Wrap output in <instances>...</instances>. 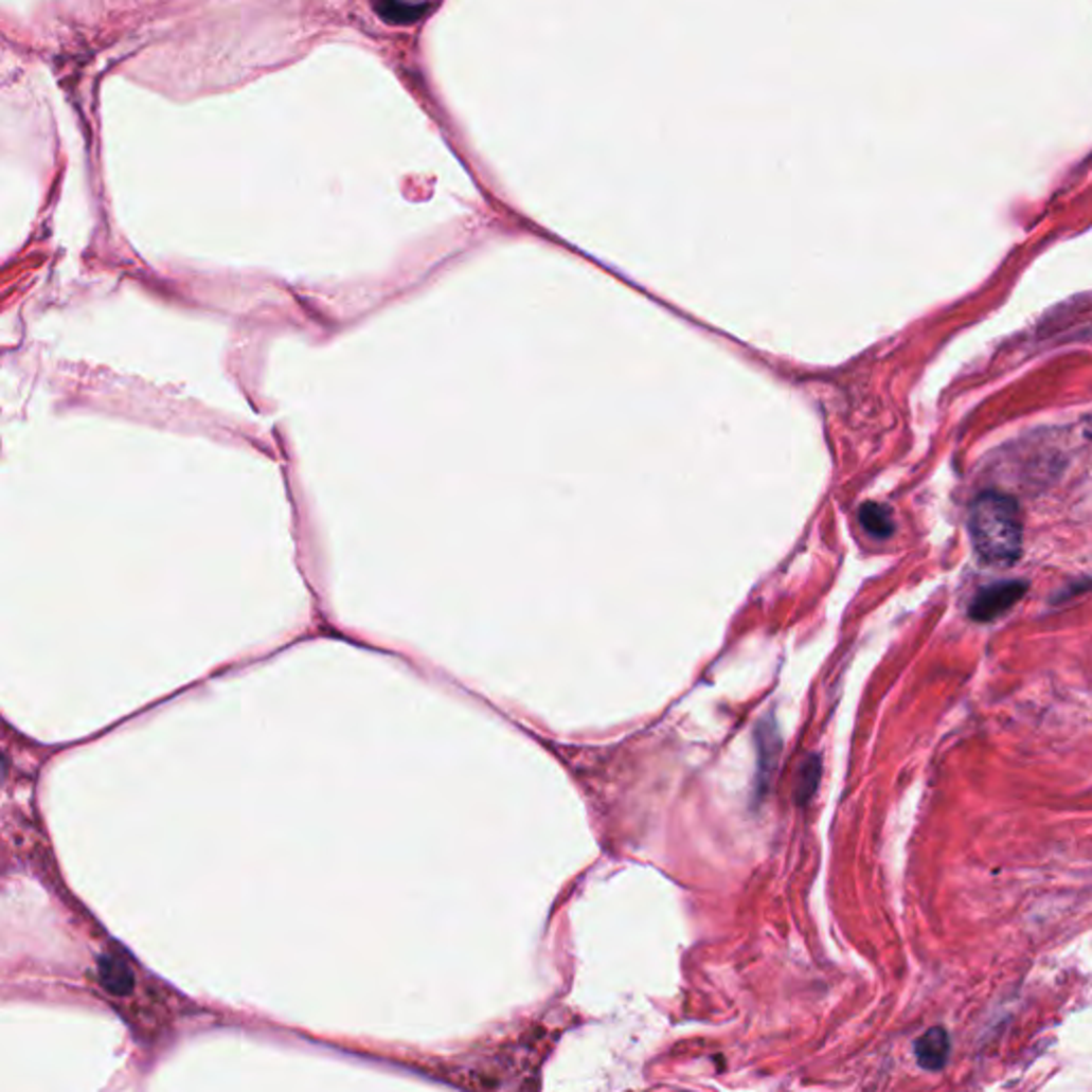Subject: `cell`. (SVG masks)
Listing matches in <instances>:
<instances>
[{
    "label": "cell",
    "instance_id": "obj_5",
    "mask_svg": "<svg viewBox=\"0 0 1092 1092\" xmlns=\"http://www.w3.org/2000/svg\"><path fill=\"white\" fill-rule=\"evenodd\" d=\"M860 523L875 538H888L894 532L892 515L881 504H866V506H862Z\"/></svg>",
    "mask_w": 1092,
    "mask_h": 1092
},
{
    "label": "cell",
    "instance_id": "obj_7",
    "mask_svg": "<svg viewBox=\"0 0 1092 1092\" xmlns=\"http://www.w3.org/2000/svg\"><path fill=\"white\" fill-rule=\"evenodd\" d=\"M820 757H809L803 768H801V774H799V786H796V799L799 803H805L818 788V782H820Z\"/></svg>",
    "mask_w": 1092,
    "mask_h": 1092
},
{
    "label": "cell",
    "instance_id": "obj_6",
    "mask_svg": "<svg viewBox=\"0 0 1092 1092\" xmlns=\"http://www.w3.org/2000/svg\"><path fill=\"white\" fill-rule=\"evenodd\" d=\"M757 740H759V774H762V788H764L768 784L766 772H770L778 759V736H776L774 726L770 723V730L766 732V723H764L757 732Z\"/></svg>",
    "mask_w": 1092,
    "mask_h": 1092
},
{
    "label": "cell",
    "instance_id": "obj_1",
    "mask_svg": "<svg viewBox=\"0 0 1092 1092\" xmlns=\"http://www.w3.org/2000/svg\"><path fill=\"white\" fill-rule=\"evenodd\" d=\"M971 536L975 551L986 561L1014 563L1022 551L1018 504L997 491L980 496L971 506Z\"/></svg>",
    "mask_w": 1092,
    "mask_h": 1092
},
{
    "label": "cell",
    "instance_id": "obj_4",
    "mask_svg": "<svg viewBox=\"0 0 1092 1092\" xmlns=\"http://www.w3.org/2000/svg\"><path fill=\"white\" fill-rule=\"evenodd\" d=\"M101 980L105 984V988L109 992H130L132 988V975L130 971L126 969V965L118 959H111V956H105L101 961Z\"/></svg>",
    "mask_w": 1092,
    "mask_h": 1092
},
{
    "label": "cell",
    "instance_id": "obj_3",
    "mask_svg": "<svg viewBox=\"0 0 1092 1092\" xmlns=\"http://www.w3.org/2000/svg\"><path fill=\"white\" fill-rule=\"evenodd\" d=\"M950 1035L944 1026H932L921 1037H917L913 1052L917 1064L926 1071H942L950 1058Z\"/></svg>",
    "mask_w": 1092,
    "mask_h": 1092
},
{
    "label": "cell",
    "instance_id": "obj_2",
    "mask_svg": "<svg viewBox=\"0 0 1092 1092\" xmlns=\"http://www.w3.org/2000/svg\"><path fill=\"white\" fill-rule=\"evenodd\" d=\"M1026 587L1024 580H1001L980 589L969 608L971 619L984 623L1001 616L1026 593Z\"/></svg>",
    "mask_w": 1092,
    "mask_h": 1092
}]
</instances>
